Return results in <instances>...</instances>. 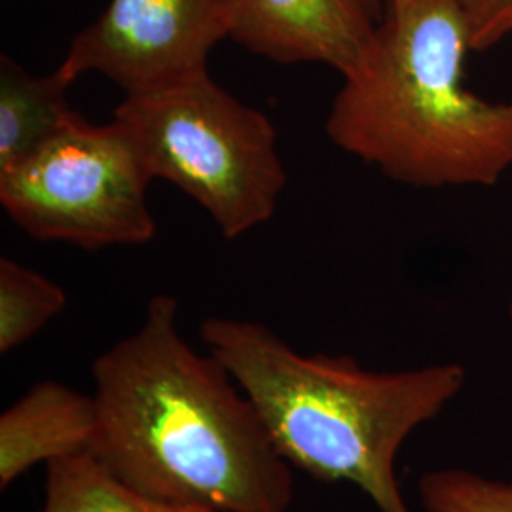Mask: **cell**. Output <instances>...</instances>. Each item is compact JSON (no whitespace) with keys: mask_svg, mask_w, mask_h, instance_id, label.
Wrapping results in <instances>:
<instances>
[{"mask_svg":"<svg viewBox=\"0 0 512 512\" xmlns=\"http://www.w3.org/2000/svg\"><path fill=\"white\" fill-rule=\"evenodd\" d=\"M475 52H486L512 35V0H458Z\"/></svg>","mask_w":512,"mask_h":512,"instance_id":"13","label":"cell"},{"mask_svg":"<svg viewBox=\"0 0 512 512\" xmlns=\"http://www.w3.org/2000/svg\"><path fill=\"white\" fill-rule=\"evenodd\" d=\"M97 403L59 382H38L0 416V488H10L40 461L92 450Z\"/></svg>","mask_w":512,"mask_h":512,"instance_id":"8","label":"cell"},{"mask_svg":"<svg viewBox=\"0 0 512 512\" xmlns=\"http://www.w3.org/2000/svg\"><path fill=\"white\" fill-rule=\"evenodd\" d=\"M509 315H511V321H512V302H511V306H509Z\"/></svg>","mask_w":512,"mask_h":512,"instance_id":"16","label":"cell"},{"mask_svg":"<svg viewBox=\"0 0 512 512\" xmlns=\"http://www.w3.org/2000/svg\"><path fill=\"white\" fill-rule=\"evenodd\" d=\"M200 338L291 465L325 484L361 488L380 512H412L395 458L408 435L461 391L463 366L372 372L348 355H302L266 325L230 317H207Z\"/></svg>","mask_w":512,"mask_h":512,"instance_id":"3","label":"cell"},{"mask_svg":"<svg viewBox=\"0 0 512 512\" xmlns=\"http://www.w3.org/2000/svg\"><path fill=\"white\" fill-rule=\"evenodd\" d=\"M67 306V293L37 270L0 258V353L29 342Z\"/></svg>","mask_w":512,"mask_h":512,"instance_id":"11","label":"cell"},{"mask_svg":"<svg viewBox=\"0 0 512 512\" xmlns=\"http://www.w3.org/2000/svg\"><path fill=\"white\" fill-rule=\"evenodd\" d=\"M224 38V0H109L57 69L73 82L101 74L124 95L152 92L207 73L209 54Z\"/></svg>","mask_w":512,"mask_h":512,"instance_id":"6","label":"cell"},{"mask_svg":"<svg viewBox=\"0 0 512 512\" xmlns=\"http://www.w3.org/2000/svg\"><path fill=\"white\" fill-rule=\"evenodd\" d=\"M112 120L128 131L150 179L175 184L224 238L272 219L287 184L275 126L209 71L124 95Z\"/></svg>","mask_w":512,"mask_h":512,"instance_id":"4","label":"cell"},{"mask_svg":"<svg viewBox=\"0 0 512 512\" xmlns=\"http://www.w3.org/2000/svg\"><path fill=\"white\" fill-rule=\"evenodd\" d=\"M418 494L425 512H512V482L465 469L421 475Z\"/></svg>","mask_w":512,"mask_h":512,"instance_id":"12","label":"cell"},{"mask_svg":"<svg viewBox=\"0 0 512 512\" xmlns=\"http://www.w3.org/2000/svg\"><path fill=\"white\" fill-rule=\"evenodd\" d=\"M92 374L90 454L131 490L209 511H289L291 463L230 370L184 340L175 296L150 298L139 329L99 355Z\"/></svg>","mask_w":512,"mask_h":512,"instance_id":"1","label":"cell"},{"mask_svg":"<svg viewBox=\"0 0 512 512\" xmlns=\"http://www.w3.org/2000/svg\"><path fill=\"white\" fill-rule=\"evenodd\" d=\"M365 4L366 10L372 14L376 21H382L385 16L384 0H361Z\"/></svg>","mask_w":512,"mask_h":512,"instance_id":"14","label":"cell"},{"mask_svg":"<svg viewBox=\"0 0 512 512\" xmlns=\"http://www.w3.org/2000/svg\"><path fill=\"white\" fill-rule=\"evenodd\" d=\"M473 50L458 0L387 10L342 74L325 131L334 147L412 188L494 186L512 167V95L465 82Z\"/></svg>","mask_w":512,"mask_h":512,"instance_id":"2","label":"cell"},{"mask_svg":"<svg viewBox=\"0 0 512 512\" xmlns=\"http://www.w3.org/2000/svg\"><path fill=\"white\" fill-rule=\"evenodd\" d=\"M73 84L59 69L35 76L10 55H0V173L27 160L71 122Z\"/></svg>","mask_w":512,"mask_h":512,"instance_id":"9","label":"cell"},{"mask_svg":"<svg viewBox=\"0 0 512 512\" xmlns=\"http://www.w3.org/2000/svg\"><path fill=\"white\" fill-rule=\"evenodd\" d=\"M408 2H412V0H385V12L387 10H399V8L406 6Z\"/></svg>","mask_w":512,"mask_h":512,"instance_id":"15","label":"cell"},{"mask_svg":"<svg viewBox=\"0 0 512 512\" xmlns=\"http://www.w3.org/2000/svg\"><path fill=\"white\" fill-rule=\"evenodd\" d=\"M42 512H217L154 501L131 490L90 452L46 463Z\"/></svg>","mask_w":512,"mask_h":512,"instance_id":"10","label":"cell"},{"mask_svg":"<svg viewBox=\"0 0 512 512\" xmlns=\"http://www.w3.org/2000/svg\"><path fill=\"white\" fill-rule=\"evenodd\" d=\"M150 175L116 120L71 122L21 164L0 173V205L25 234L95 251L156 236Z\"/></svg>","mask_w":512,"mask_h":512,"instance_id":"5","label":"cell"},{"mask_svg":"<svg viewBox=\"0 0 512 512\" xmlns=\"http://www.w3.org/2000/svg\"><path fill=\"white\" fill-rule=\"evenodd\" d=\"M228 38L275 63H319L340 76L365 54L380 21L361 0H224Z\"/></svg>","mask_w":512,"mask_h":512,"instance_id":"7","label":"cell"}]
</instances>
